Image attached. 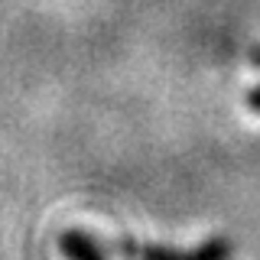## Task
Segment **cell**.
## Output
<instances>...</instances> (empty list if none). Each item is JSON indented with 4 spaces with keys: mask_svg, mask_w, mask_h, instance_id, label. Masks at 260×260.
Returning <instances> with one entry per match:
<instances>
[{
    "mask_svg": "<svg viewBox=\"0 0 260 260\" xmlns=\"http://www.w3.org/2000/svg\"><path fill=\"white\" fill-rule=\"evenodd\" d=\"M124 260H234V241L231 238H208L195 247H169V244H146V241H134V238H117L114 241Z\"/></svg>",
    "mask_w": 260,
    "mask_h": 260,
    "instance_id": "obj_1",
    "label": "cell"
},
{
    "mask_svg": "<svg viewBox=\"0 0 260 260\" xmlns=\"http://www.w3.org/2000/svg\"><path fill=\"white\" fill-rule=\"evenodd\" d=\"M59 254L65 260H108L104 250L98 247V241L85 228H65L59 234Z\"/></svg>",
    "mask_w": 260,
    "mask_h": 260,
    "instance_id": "obj_2",
    "label": "cell"
},
{
    "mask_svg": "<svg viewBox=\"0 0 260 260\" xmlns=\"http://www.w3.org/2000/svg\"><path fill=\"white\" fill-rule=\"evenodd\" d=\"M244 104H247V111H250V114H260V85L254 88V91H247Z\"/></svg>",
    "mask_w": 260,
    "mask_h": 260,
    "instance_id": "obj_3",
    "label": "cell"
},
{
    "mask_svg": "<svg viewBox=\"0 0 260 260\" xmlns=\"http://www.w3.org/2000/svg\"><path fill=\"white\" fill-rule=\"evenodd\" d=\"M254 65H260V49H257V52H254Z\"/></svg>",
    "mask_w": 260,
    "mask_h": 260,
    "instance_id": "obj_4",
    "label": "cell"
}]
</instances>
